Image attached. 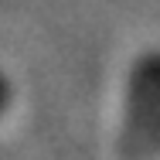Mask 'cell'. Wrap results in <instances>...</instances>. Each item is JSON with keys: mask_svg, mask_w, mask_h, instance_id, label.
Returning <instances> with one entry per match:
<instances>
[{"mask_svg": "<svg viewBox=\"0 0 160 160\" xmlns=\"http://www.w3.org/2000/svg\"><path fill=\"white\" fill-rule=\"evenodd\" d=\"M123 143L126 153L143 160L160 147V51H143L129 65L123 89Z\"/></svg>", "mask_w": 160, "mask_h": 160, "instance_id": "cell-1", "label": "cell"}]
</instances>
